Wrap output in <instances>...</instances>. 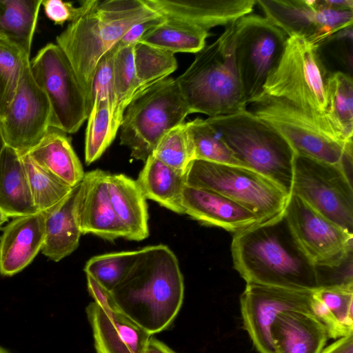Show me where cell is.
<instances>
[{"label": "cell", "mask_w": 353, "mask_h": 353, "mask_svg": "<svg viewBox=\"0 0 353 353\" xmlns=\"http://www.w3.org/2000/svg\"><path fill=\"white\" fill-rule=\"evenodd\" d=\"M265 18L288 37H302L317 47L323 44L314 0H257Z\"/></svg>", "instance_id": "obj_23"}, {"label": "cell", "mask_w": 353, "mask_h": 353, "mask_svg": "<svg viewBox=\"0 0 353 353\" xmlns=\"http://www.w3.org/2000/svg\"><path fill=\"white\" fill-rule=\"evenodd\" d=\"M28 58L30 53L0 34V119L12 101Z\"/></svg>", "instance_id": "obj_35"}, {"label": "cell", "mask_w": 353, "mask_h": 353, "mask_svg": "<svg viewBox=\"0 0 353 353\" xmlns=\"http://www.w3.org/2000/svg\"><path fill=\"white\" fill-rule=\"evenodd\" d=\"M9 217L10 216L5 212L0 209V226L7 221Z\"/></svg>", "instance_id": "obj_46"}, {"label": "cell", "mask_w": 353, "mask_h": 353, "mask_svg": "<svg viewBox=\"0 0 353 353\" xmlns=\"http://www.w3.org/2000/svg\"><path fill=\"white\" fill-rule=\"evenodd\" d=\"M165 19L160 14L133 25L118 43L120 46L134 45L139 42L143 36L150 29L159 24Z\"/></svg>", "instance_id": "obj_42"}, {"label": "cell", "mask_w": 353, "mask_h": 353, "mask_svg": "<svg viewBox=\"0 0 353 353\" xmlns=\"http://www.w3.org/2000/svg\"><path fill=\"white\" fill-rule=\"evenodd\" d=\"M312 290L246 283L240 297L244 329L259 353H276L271 327L285 311L310 310Z\"/></svg>", "instance_id": "obj_15"}, {"label": "cell", "mask_w": 353, "mask_h": 353, "mask_svg": "<svg viewBox=\"0 0 353 353\" xmlns=\"http://www.w3.org/2000/svg\"><path fill=\"white\" fill-rule=\"evenodd\" d=\"M143 353H176L161 341L151 336Z\"/></svg>", "instance_id": "obj_44"}, {"label": "cell", "mask_w": 353, "mask_h": 353, "mask_svg": "<svg viewBox=\"0 0 353 353\" xmlns=\"http://www.w3.org/2000/svg\"><path fill=\"white\" fill-rule=\"evenodd\" d=\"M245 167L291 194L296 153L286 139L247 108L205 119Z\"/></svg>", "instance_id": "obj_5"}, {"label": "cell", "mask_w": 353, "mask_h": 353, "mask_svg": "<svg viewBox=\"0 0 353 353\" xmlns=\"http://www.w3.org/2000/svg\"><path fill=\"white\" fill-rule=\"evenodd\" d=\"M145 0H88L57 37L84 92L90 111L97 65L134 24L160 15Z\"/></svg>", "instance_id": "obj_3"}, {"label": "cell", "mask_w": 353, "mask_h": 353, "mask_svg": "<svg viewBox=\"0 0 353 353\" xmlns=\"http://www.w3.org/2000/svg\"><path fill=\"white\" fill-rule=\"evenodd\" d=\"M271 334L276 353H321L328 334L309 310H292L276 318Z\"/></svg>", "instance_id": "obj_21"}, {"label": "cell", "mask_w": 353, "mask_h": 353, "mask_svg": "<svg viewBox=\"0 0 353 353\" xmlns=\"http://www.w3.org/2000/svg\"><path fill=\"white\" fill-rule=\"evenodd\" d=\"M310 310L325 326L329 338L353 335V283L313 290Z\"/></svg>", "instance_id": "obj_25"}, {"label": "cell", "mask_w": 353, "mask_h": 353, "mask_svg": "<svg viewBox=\"0 0 353 353\" xmlns=\"http://www.w3.org/2000/svg\"><path fill=\"white\" fill-rule=\"evenodd\" d=\"M26 154L36 164L72 188L83 179L85 172L70 137L57 128L50 127L41 141Z\"/></svg>", "instance_id": "obj_24"}, {"label": "cell", "mask_w": 353, "mask_h": 353, "mask_svg": "<svg viewBox=\"0 0 353 353\" xmlns=\"http://www.w3.org/2000/svg\"><path fill=\"white\" fill-rule=\"evenodd\" d=\"M251 104L250 111L283 135L296 154L341 165L347 171L352 165V140L332 123L314 119L288 101L264 93Z\"/></svg>", "instance_id": "obj_7"}, {"label": "cell", "mask_w": 353, "mask_h": 353, "mask_svg": "<svg viewBox=\"0 0 353 353\" xmlns=\"http://www.w3.org/2000/svg\"><path fill=\"white\" fill-rule=\"evenodd\" d=\"M114 50L115 46L105 54L99 62L92 87V104L94 101H108L112 109L113 117L117 108L113 81Z\"/></svg>", "instance_id": "obj_40"}, {"label": "cell", "mask_w": 353, "mask_h": 353, "mask_svg": "<svg viewBox=\"0 0 353 353\" xmlns=\"http://www.w3.org/2000/svg\"><path fill=\"white\" fill-rule=\"evenodd\" d=\"M184 214L203 224L237 232L261 223L252 212L216 192L185 185L183 192Z\"/></svg>", "instance_id": "obj_19"}, {"label": "cell", "mask_w": 353, "mask_h": 353, "mask_svg": "<svg viewBox=\"0 0 353 353\" xmlns=\"http://www.w3.org/2000/svg\"><path fill=\"white\" fill-rule=\"evenodd\" d=\"M85 137V161L89 165L99 159L114 141L120 125L113 117L106 100L94 101L88 117Z\"/></svg>", "instance_id": "obj_32"}, {"label": "cell", "mask_w": 353, "mask_h": 353, "mask_svg": "<svg viewBox=\"0 0 353 353\" xmlns=\"http://www.w3.org/2000/svg\"><path fill=\"white\" fill-rule=\"evenodd\" d=\"M42 0H0V34L30 53Z\"/></svg>", "instance_id": "obj_30"}, {"label": "cell", "mask_w": 353, "mask_h": 353, "mask_svg": "<svg viewBox=\"0 0 353 353\" xmlns=\"http://www.w3.org/2000/svg\"><path fill=\"white\" fill-rule=\"evenodd\" d=\"M86 314L97 353H143L152 336L120 312L113 301L92 302Z\"/></svg>", "instance_id": "obj_17"}, {"label": "cell", "mask_w": 353, "mask_h": 353, "mask_svg": "<svg viewBox=\"0 0 353 353\" xmlns=\"http://www.w3.org/2000/svg\"><path fill=\"white\" fill-rule=\"evenodd\" d=\"M326 114L348 140L353 136V81L351 76L337 71L329 74L326 85Z\"/></svg>", "instance_id": "obj_31"}, {"label": "cell", "mask_w": 353, "mask_h": 353, "mask_svg": "<svg viewBox=\"0 0 353 353\" xmlns=\"http://www.w3.org/2000/svg\"><path fill=\"white\" fill-rule=\"evenodd\" d=\"M186 124L193 145L194 160L244 166L205 119L198 117Z\"/></svg>", "instance_id": "obj_33"}, {"label": "cell", "mask_w": 353, "mask_h": 353, "mask_svg": "<svg viewBox=\"0 0 353 353\" xmlns=\"http://www.w3.org/2000/svg\"><path fill=\"white\" fill-rule=\"evenodd\" d=\"M288 36L265 17L247 14L235 21L234 54L248 105L263 92V85L278 63Z\"/></svg>", "instance_id": "obj_11"}, {"label": "cell", "mask_w": 353, "mask_h": 353, "mask_svg": "<svg viewBox=\"0 0 353 353\" xmlns=\"http://www.w3.org/2000/svg\"><path fill=\"white\" fill-rule=\"evenodd\" d=\"M41 6L46 17L58 25L70 22L79 11V7H74L72 3L61 0H42Z\"/></svg>", "instance_id": "obj_41"}, {"label": "cell", "mask_w": 353, "mask_h": 353, "mask_svg": "<svg viewBox=\"0 0 353 353\" xmlns=\"http://www.w3.org/2000/svg\"><path fill=\"white\" fill-rule=\"evenodd\" d=\"M152 155L170 167L185 173L194 160L193 145L186 123L165 134Z\"/></svg>", "instance_id": "obj_39"}, {"label": "cell", "mask_w": 353, "mask_h": 353, "mask_svg": "<svg viewBox=\"0 0 353 353\" xmlns=\"http://www.w3.org/2000/svg\"><path fill=\"white\" fill-rule=\"evenodd\" d=\"M284 215L298 243L316 267L334 268L352 255L353 234L290 194Z\"/></svg>", "instance_id": "obj_13"}, {"label": "cell", "mask_w": 353, "mask_h": 353, "mask_svg": "<svg viewBox=\"0 0 353 353\" xmlns=\"http://www.w3.org/2000/svg\"><path fill=\"white\" fill-rule=\"evenodd\" d=\"M0 353H10L7 350L0 347Z\"/></svg>", "instance_id": "obj_48"}, {"label": "cell", "mask_w": 353, "mask_h": 353, "mask_svg": "<svg viewBox=\"0 0 353 353\" xmlns=\"http://www.w3.org/2000/svg\"><path fill=\"white\" fill-rule=\"evenodd\" d=\"M30 61L26 60L12 101L0 119L6 145L21 155L37 145L50 127V103L34 79Z\"/></svg>", "instance_id": "obj_14"}, {"label": "cell", "mask_w": 353, "mask_h": 353, "mask_svg": "<svg viewBox=\"0 0 353 353\" xmlns=\"http://www.w3.org/2000/svg\"><path fill=\"white\" fill-rule=\"evenodd\" d=\"M291 194L353 234V190L343 166L296 154Z\"/></svg>", "instance_id": "obj_12"}, {"label": "cell", "mask_w": 353, "mask_h": 353, "mask_svg": "<svg viewBox=\"0 0 353 353\" xmlns=\"http://www.w3.org/2000/svg\"><path fill=\"white\" fill-rule=\"evenodd\" d=\"M209 31L186 21L166 18L148 31L139 42L168 51L197 53L205 46Z\"/></svg>", "instance_id": "obj_29"}, {"label": "cell", "mask_w": 353, "mask_h": 353, "mask_svg": "<svg viewBox=\"0 0 353 353\" xmlns=\"http://www.w3.org/2000/svg\"><path fill=\"white\" fill-rule=\"evenodd\" d=\"M319 49L304 38L288 37L263 93L287 101L314 119L332 123L326 114L329 73Z\"/></svg>", "instance_id": "obj_8"}, {"label": "cell", "mask_w": 353, "mask_h": 353, "mask_svg": "<svg viewBox=\"0 0 353 353\" xmlns=\"http://www.w3.org/2000/svg\"><path fill=\"white\" fill-rule=\"evenodd\" d=\"M134 59L139 90L168 77L178 67L174 54L141 42L134 46Z\"/></svg>", "instance_id": "obj_36"}, {"label": "cell", "mask_w": 353, "mask_h": 353, "mask_svg": "<svg viewBox=\"0 0 353 353\" xmlns=\"http://www.w3.org/2000/svg\"><path fill=\"white\" fill-rule=\"evenodd\" d=\"M321 353H353V335L338 339Z\"/></svg>", "instance_id": "obj_43"}, {"label": "cell", "mask_w": 353, "mask_h": 353, "mask_svg": "<svg viewBox=\"0 0 353 353\" xmlns=\"http://www.w3.org/2000/svg\"><path fill=\"white\" fill-rule=\"evenodd\" d=\"M5 146H6V143H5V141L3 140V134H2V132H1V125H0V154H1V152L3 150Z\"/></svg>", "instance_id": "obj_47"}, {"label": "cell", "mask_w": 353, "mask_h": 353, "mask_svg": "<svg viewBox=\"0 0 353 353\" xmlns=\"http://www.w3.org/2000/svg\"><path fill=\"white\" fill-rule=\"evenodd\" d=\"M34 205L43 212L63 199L72 190L57 176L36 164L27 154L21 155Z\"/></svg>", "instance_id": "obj_34"}, {"label": "cell", "mask_w": 353, "mask_h": 353, "mask_svg": "<svg viewBox=\"0 0 353 353\" xmlns=\"http://www.w3.org/2000/svg\"><path fill=\"white\" fill-rule=\"evenodd\" d=\"M137 183L145 199L178 214H184L183 192L186 185L185 174L150 155L144 162Z\"/></svg>", "instance_id": "obj_28"}, {"label": "cell", "mask_w": 353, "mask_h": 353, "mask_svg": "<svg viewBox=\"0 0 353 353\" xmlns=\"http://www.w3.org/2000/svg\"><path fill=\"white\" fill-rule=\"evenodd\" d=\"M234 32L235 21L197 52L191 65L175 79L190 114L214 117L247 108L234 59Z\"/></svg>", "instance_id": "obj_4"}, {"label": "cell", "mask_w": 353, "mask_h": 353, "mask_svg": "<svg viewBox=\"0 0 353 353\" xmlns=\"http://www.w3.org/2000/svg\"><path fill=\"white\" fill-rule=\"evenodd\" d=\"M186 185L221 194L254 213L261 223L284 213L290 195L276 183L244 166L193 160Z\"/></svg>", "instance_id": "obj_9"}, {"label": "cell", "mask_w": 353, "mask_h": 353, "mask_svg": "<svg viewBox=\"0 0 353 353\" xmlns=\"http://www.w3.org/2000/svg\"><path fill=\"white\" fill-rule=\"evenodd\" d=\"M108 189L114 210L128 233V240L142 241L149 234L146 199L136 180L109 174Z\"/></svg>", "instance_id": "obj_26"}, {"label": "cell", "mask_w": 353, "mask_h": 353, "mask_svg": "<svg viewBox=\"0 0 353 353\" xmlns=\"http://www.w3.org/2000/svg\"><path fill=\"white\" fill-rule=\"evenodd\" d=\"M44 240L43 212L13 217L0 236V274L12 276L27 267Z\"/></svg>", "instance_id": "obj_20"}, {"label": "cell", "mask_w": 353, "mask_h": 353, "mask_svg": "<svg viewBox=\"0 0 353 353\" xmlns=\"http://www.w3.org/2000/svg\"><path fill=\"white\" fill-rule=\"evenodd\" d=\"M111 295L114 306L150 335L167 329L184 296L175 254L161 244L140 249L134 265Z\"/></svg>", "instance_id": "obj_2"}, {"label": "cell", "mask_w": 353, "mask_h": 353, "mask_svg": "<svg viewBox=\"0 0 353 353\" xmlns=\"http://www.w3.org/2000/svg\"><path fill=\"white\" fill-rule=\"evenodd\" d=\"M80 183L60 202L43 212L44 240L41 252L58 262L72 253L79 246L82 234L77 217Z\"/></svg>", "instance_id": "obj_22"}, {"label": "cell", "mask_w": 353, "mask_h": 353, "mask_svg": "<svg viewBox=\"0 0 353 353\" xmlns=\"http://www.w3.org/2000/svg\"><path fill=\"white\" fill-rule=\"evenodd\" d=\"M320 3L326 7L336 9V10H353V1L352 0H341V1H332V0H319Z\"/></svg>", "instance_id": "obj_45"}, {"label": "cell", "mask_w": 353, "mask_h": 353, "mask_svg": "<svg viewBox=\"0 0 353 353\" xmlns=\"http://www.w3.org/2000/svg\"><path fill=\"white\" fill-rule=\"evenodd\" d=\"M231 251L234 267L246 283L305 290L320 287L317 268L284 214L235 232Z\"/></svg>", "instance_id": "obj_1"}, {"label": "cell", "mask_w": 353, "mask_h": 353, "mask_svg": "<svg viewBox=\"0 0 353 353\" xmlns=\"http://www.w3.org/2000/svg\"><path fill=\"white\" fill-rule=\"evenodd\" d=\"M30 67L50 103V127L65 134L77 132L88 119L90 108L64 52L56 43H49L30 61Z\"/></svg>", "instance_id": "obj_10"}, {"label": "cell", "mask_w": 353, "mask_h": 353, "mask_svg": "<svg viewBox=\"0 0 353 353\" xmlns=\"http://www.w3.org/2000/svg\"><path fill=\"white\" fill-rule=\"evenodd\" d=\"M190 114L176 79L166 77L139 90L126 106L119 128L120 143L143 162L161 139Z\"/></svg>", "instance_id": "obj_6"}, {"label": "cell", "mask_w": 353, "mask_h": 353, "mask_svg": "<svg viewBox=\"0 0 353 353\" xmlns=\"http://www.w3.org/2000/svg\"><path fill=\"white\" fill-rule=\"evenodd\" d=\"M0 209L10 217L38 212L21 155L7 145L0 154Z\"/></svg>", "instance_id": "obj_27"}, {"label": "cell", "mask_w": 353, "mask_h": 353, "mask_svg": "<svg viewBox=\"0 0 353 353\" xmlns=\"http://www.w3.org/2000/svg\"><path fill=\"white\" fill-rule=\"evenodd\" d=\"M166 18L180 19L209 31L250 14L256 0H145Z\"/></svg>", "instance_id": "obj_18"}, {"label": "cell", "mask_w": 353, "mask_h": 353, "mask_svg": "<svg viewBox=\"0 0 353 353\" xmlns=\"http://www.w3.org/2000/svg\"><path fill=\"white\" fill-rule=\"evenodd\" d=\"M134 46H115L113 58V81L117 101L114 119L121 125L125 109L139 90L137 83Z\"/></svg>", "instance_id": "obj_37"}, {"label": "cell", "mask_w": 353, "mask_h": 353, "mask_svg": "<svg viewBox=\"0 0 353 353\" xmlns=\"http://www.w3.org/2000/svg\"><path fill=\"white\" fill-rule=\"evenodd\" d=\"M110 173L97 169L85 173L77 201L81 234H92L108 241L128 239V233L112 207L108 189Z\"/></svg>", "instance_id": "obj_16"}, {"label": "cell", "mask_w": 353, "mask_h": 353, "mask_svg": "<svg viewBox=\"0 0 353 353\" xmlns=\"http://www.w3.org/2000/svg\"><path fill=\"white\" fill-rule=\"evenodd\" d=\"M139 252L137 250L94 256L87 261L84 271L111 292L132 269Z\"/></svg>", "instance_id": "obj_38"}]
</instances>
